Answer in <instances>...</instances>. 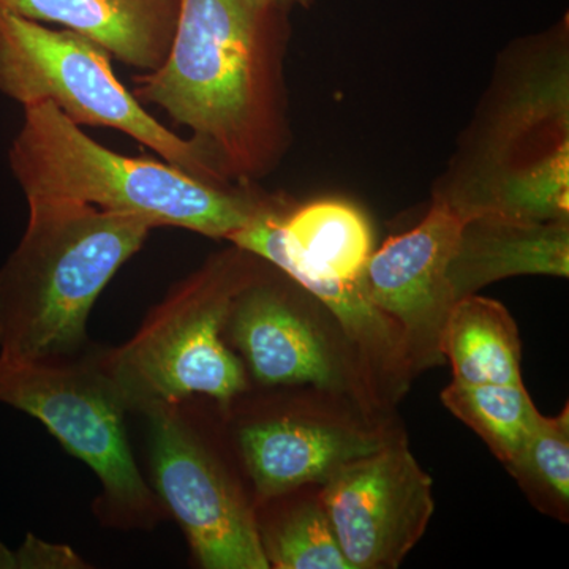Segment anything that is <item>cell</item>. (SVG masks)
<instances>
[{"mask_svg": "<svg viewBox=\"0 0 569 569\" xmlns=\"http://www.w3.org/2000/svg\"><path fill=\"white\" fill-rule=\"evenodd\" d=\"M287 14L260 0H181L167 59L134 81L133 96L189 127L228 183L283 156Z\"/></svg>", "mask_w": 569, "mask_h": 569, "instance_id": "6da1fadb", "label": "cell"}, {"mask_svg": "<svg viewBox=\"0 0 569 569\" xmlns=\"http://www.w3.org/2000/svg\"><path fill=\"white\" fill-rule=\"evenodd\" d=\"M28 203V228L0 268V358H74L97 298L152 227L63 198Z\"/></svg>", "mask_w": 569, "mask_h": 569, "instance_id": "7a4b0ae2", "label": "cell"}, {"mask_svg": "<svg viewBox=\"0 0 569 569\" xmlns=\"http://www.w3.org/2000/svg\"><path fill=\"white\" fill-rule=\"evenodd\" d=\"M10 167L26 198H63L217 239H230L268 203L168 162L112 152L50 103L24 108Z\"/></svg>", "mask_w": 569, "mask_h": 569, "instance_id": "3957f363", "label": "cell"}, {"mask_svg": "<svg viewBox=\"0 0 569 569\" xmlns=\"http://www.w3.org/2000/svg\"><path fill=\"white\" fill-rule=\"evenodd\" d=\"M260 271L234 246L174 284L129 342L92 355L126 411L209 397L228 407L246 392V367L224 339L236 295Z\"/></svg>", "mask_w": 569, "mask_h": 569, "instance_id": "277c9868", "label": "cell"}, {"mask_svg": "<svg viewBox=\"0 0 569 569\" xmlns=\"http://www.w3.org/2000/svg\"><path fill=\"white\" fill-rule=\"evenodd\" d=\"M0 92L24 108L50 103L77 126L119 130L201 181L231 186L192 140L144 110L112 71L110 52L80 33L0 9Z\"/></svg>", "mask_w": 569, "mask_h": 569, "instance_id": "5b68a950", "label": "cell"}, {"mask_svg": "<svg viewBox=\"0 0 569 569\" xmlns=\"http://www.w3.org/2000/svg\"><path fill=\"white\" fill-rule=\"evenodd\" d=\"M0 402L39 419L102 485L104 526L152 529L164 508L142 479L127 440L121 400L92 355L82 359L0 358Z\"/></svg>", "mask_w": 569, "mask_h": 569, "instance_id": "8992f818", "label": "cell"}, {"mask_svg": "<svg viewBox=\"0 0 569 569\" xmlns=\"http://www.w3.org/2000/svg\"><path fill=\"white\" fill-rule=\"evenodd\" d=\"M228 241L316 296L356 350H372L383 342L388 318L367 299L361 283L373 252L372 227L356 206L317 200L284 212L268 200Z\"/></svg>", "mask_w": 569, "mask_h": 569, "instance_id": "52a82bcc", "label": "cell"}, {"mask_svg": "<svg viewBox=\"0 0 569 569\" xmlns=\"http://www.w3.org/2000/svg\"><path fill=\"white\" fill-rule=\"evenodd\" d=\"M153 492L206 569H268L254 507L190 399L146 411Z\"/></svg>", "mask_w": 569, "mask_h": 569, "instance_id": "ba28073f", "label": "cell"}, {"mask_svg": "<svg viewBox=\"0 0 569 569\" xmlns=\"http://www.w3.org/2000/svg\"><path fill=\"white\" fill-rule=\"evenodd\" d=\"M318 496L353 569L400 567L436 511L432 479L406 438L340 468Z\"/></svg>", "mask_w": 569, "mask_h": 569, "instance_id": "9c48e42d", "label": "cell"}, {"mask_svg": "<svg viewBox=\"0 0 569 569\" xmlns=\"http://www.w3.org/2000/svg\"><path fill=\"white\" fill-rule=\"evenodd\" d=\"M463 223L437 197L425 220L372 252L362 271L367 299L402 332L413 372L443 361L441 332L456 302L448 269Z\"/></svg>", "mask_w": 569, "mask_h": 569, "instance_id": "30bf717a", "label": "cell"}, {"mask_svg": "<svg viewBox=\"0 0 569 569\" xmlns=\"http://www.w3.org/2000/svg\"><path fill=\"white\" fill-rule=\"evenodd\" d=\"M224 339L263 387H346V373L320 328L274 277L258 271L236 295Z\"/></svg>", "mask_w": 569, "mask_h": 569, "instance_id": "8fae6325", "label": "cell"}, {"mask_svg": "<svg viewBox=\"0 0 569 569\" xmlns=\"http://www.w3.org/2000/svg\"><path fill=\"white\" fill-rule=\"evenodd\" d=\"M387 440L362 427L295 413L244 419L236 430L258 501L323 486L340 468L377 451Z\"/></svg>", "mask_w": 569, "mask_h": 569, "instance_id": "7c38bea8", "label": "cell"}, {"mask_svg": "<svg viewBox=\"0 0 569 569\" xmlns=\"http://www.w3.org/2000/svg\"><path fill=\"white\" fill-rule=\"evenodd\" d=\"M568 118V63L561 54L553 66L523 74L498 103L479 137L467 182L440 197L458 201L498 176L548 156L569 142Z\"/></svg>", "mask_w": 569, "mask_h": 569, "instance_id": "4fadbf2b", "label": "cell"}, {"mask_svg": "<svg viewBox=\"0 0 569 569\" xmlns=\"http://www.w3.org/2000/svg\"><path fill=\"white\" fill-rule=\"evenodd\" d=\"M0 9L63 26L148 73L170 52L181 0H0Z\"/></svg>", "mask_w": 569, "mask_h": 569, "instance_id": "5bb4252c", "label": "cell"}, {"mask_svg": "<svg viewBox=\"0 0 569 569\" xmlns=\"http://www.w3.org/2000/svg\"><path fill=\"white\" fill-rule=\"evenodd\" d=\"M516 276H569L568 219L530 223L471 217L463 223L449 263L456 301Z\"/></svg>", "mask_w": 569, "mask_h": 569, "instance_id": "9a60e30c", "label": "cell"}, {"mask_svg": "<svg viewBox=\"0 0 569 569\" xmlns=\"http://www.w3.org/2000/svg\"><path fill=\"white\" fill-rule=\"evenodd\" d=\"M440 351L462 383L523 385L518 326L493 299H458L441 332Z\"/></svg>", "mask_w": 569, "mask_h": 569, "instance_id": "2e32d148", "label": "cell"}, {"mask_svg": "<svg viewBox=\"0 0 569 569\" xmlns=\"http://www.w3.org/2000/svg\"><path fill=\"white\" fill-rule=\"evenodd\" d=\"M448 203L466 220L479 216L530 223L568 219L569 142Z\"/></svg>", "mask_w": 569, "mask_h": 569, "instance_id": "e0dca14e", "label": "cell"}, {"mask_svg": "<svg viewBox=\"0 0 569 569\" xmlns=\"http://www.w3.org/2000/svg\"><path fill=\"white\" fill-rule=\"evenodd\" d=\"M264 512L254 511L258 535L269 568L353 569L348 563L320 496L258 501Z\"/></svg>", "mask_w": 569, "mask_h": 569, "instance_id": "ac0fdd59", "label": "cell"}, {"mask_svg": "<svg viewBox=\"0 0 569 569\" xmlns=\"http://www.w3.org/2000/svg\"><path fill=\"white\" fill-rule=\"evenodd\" d=\"M441 402L485 440L508 466L537 417L538 410L523 385H470L452 380Z\"/></svg>", "mask_w": 569, "mask_h": 569, "instance_id": "d6986e66", "label": "cell"}, {"mask_svg": "<svg viewBox=\"0 0 569 569\" xmlns=\"http://www.w3.org/2000/svg\"><path fill=\"white\" fill-rule=\"evenodd\" d=\"M509 473L549 515L567 516L569 505V411L557 417L537 413Z\"/></svg>", "mask_w": 569, "mask_h": 569, "instance_id": "ffe728a7", "label": "cell"}, {"mask_svg": "<svg viewBox=\"0 0 569 569\" xmlns=\"http://www.w3.org/2000/svg\"><path fill=\"white\" fill-rule=\"evenodd\" d=\"M84 568V561L66 546L48 545L28 537L18 557L0 545V568Z\"/></svg>", "mask_w": 569, "mask_h": 569, "instance_id": "44dd1931", "label": "cell"}, {"mask_svg": "<svg viewBox=\"0 0 569 569\" xmlns=\"http://www.w3.org/2000/svg\"><path fill=\"white\" fill-rule=\"evenodd\" d=\"M260 2L266 3V6L274 7L277 10L290 11L293 10L295 7H307L312 6L313 0H260Z\"/></svg>", "mask_w": 569, "mask_h": 569, "instance_id": "7402d4cb", "label": "cell"}]
</instances>
